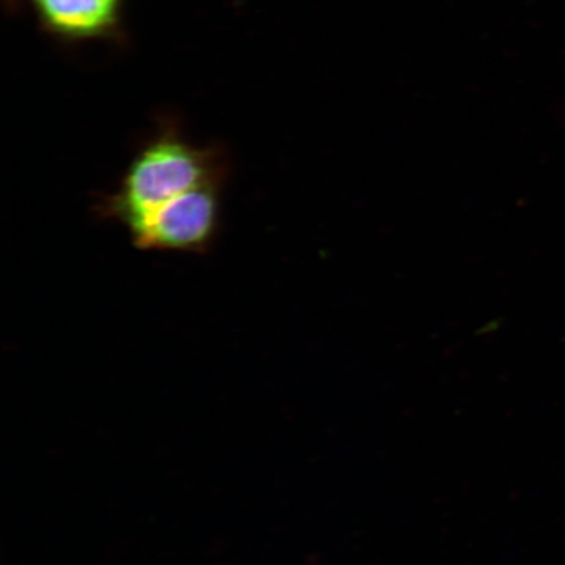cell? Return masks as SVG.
<instances>
[{
  "instance_id": "cell-1",
  "label": "cell",
  "mask_w": 565,
  "mask_h": 565,
  "mask_svg": "<svg viewBox=\"0 0 565 565\" xmlns=\"http://www.w3.org/2000/svg\"><path fill=\"white\" fill-rule=\"evenodd\" d=\"M228 175L221 146H198L168 122L139 148L115 192L98 201V211L129 232L166 204Z\"/></svg>"
},
{
  "instance_id": "cell-2",
  "label": "cell",
  "mask_w": 565,
  "mask_h": 565,
  "mask_svg": "<svg viewBox=\"0 0 565 565\" xmlns=\"http://www.w3.org/2000/svg\"><path fill=\"white\" fill-rule=\"evenodd\" d=\"M225 182H211L166 204L129 231L138 249L174 253L209 252L221 225Z\"/></svg>"
},
{
  "instance_id": "cell-3",
  "label": "cell",
  "mask_w": 565,
  "mask_h": 565,
  "mask_svg": "<svg viewBox=\"0 0 565 565\" xmlns=\"http://www.w3.org/2000/svg\"><path fill=\"white\" fill-rule=\"evenodd\" d=\"M49 30L65 38H94L116 24L119 0H34Z\"/></svg>"
}]
</instances>
